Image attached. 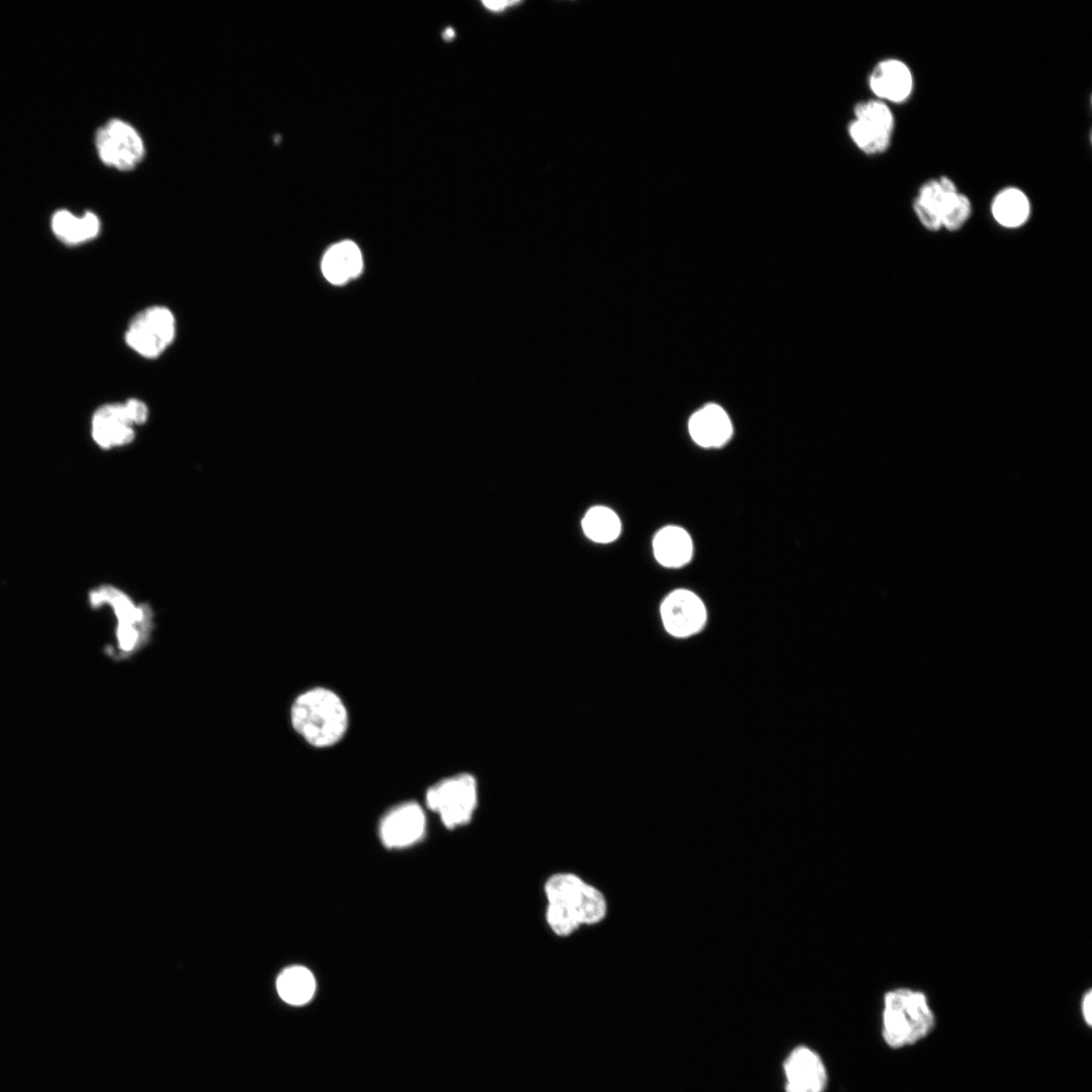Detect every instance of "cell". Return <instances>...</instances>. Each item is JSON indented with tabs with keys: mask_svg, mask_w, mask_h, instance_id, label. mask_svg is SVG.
<instances>
[{
	"mask_svg": "<svg viewBox=\"0 0 1092 1092\" xmlns=\"http://www.w3.org/2000/svg\"><path fill=\"white\" fill-rule=\"evenodd\" d=\"M786 1092H824L827 1070L822 1058L807 1045L794 1048L784 1061Z\"/></svg>",
	"mask_w": 1092,
	"mask_h": 1092,
	"instance_id": "obj_11",
	"label": "cell"
},
{
	"mask_svg": "<svg viewBox=\"0 0 1092 1092\" xmlns=\"http://www.w3.org/2000/svg\"><path fill=\"white\" fill-rule=\"evenodd\" d=\"M652 544L656 560L665 567H680L687 564L693 555L692 539L680 527L662 528L656 533Z\"/></svg>",
	"mask_w": 1092,
	"mask_h": 1092,
	"instance_id": "obj_16",
	"label": "cell"
},
{
	"mask_svg": "<svg viewBox=\"0 0 1092 1092\" xmlns=\"http://www.w3.org/2000/svg\"><path fill=\"white\" fill-rule=\"evenodd\" d=\"M426 831V815L414 801L390 809L381 819L379 835L387 848H403L418 842Z\"/></svg>",
	"mask_w": 1092,
	"mask_h": 1092,
	"instance_id": "obj_10",
	"label": "cell"
},
{
	"mask_svg": "<svg viewBox=\"0 0 1092 1092\" xmlns=\"http://www.w3.org/2000/svg\"><path fill=\"white\" fill-rule=\"evenodd\" d=\"M934 1016L925 995L910 989H896L885 996L883 1038L899 1049L913 1044L932 1029Z\"/></svg>",
	"mask_w": 1092,
	"mask_h": 1092,
	"instance_id": "obj_2",
	"label": "cell"
},
{
	"mask_svg": "<svg viewBox=\"0 0 1092 1092\" xmlns=\"http://www.w3.org/2000/svg\"><path fill=\"white\" fill-rule=\"evenodd\" d=\"M991 212L1000 225L1009 229L1018 228L1029 217L1030 202L1021 189L1006 187L995 195Z\"/></svg>",
	"mask_w": 1092,
	"mask_h": 1092,
	"instance_id": "obj_19",
	"label": "cell"
},
{
	"mask_svg": "<svg viewBox=\"0 0 1092 1092\" xmlns=\"http://www.w3.org/2000/svg\"><path fill=\"white\" fill-rule=\"evenodd\" d=\"M660 617L667 633L684 638L703 628L707 613L696 594L688 589H676L663 600Z\"/></svg>",
	"mask_w": 1092,
	"mask_h": 1092,
	"instance_id": "obj_9",
	"label": "cell"
},
{
	"mask_svg": "<svg viewBox=\"0 0 1092 1092\" xmlns=\"http://www.w3.org/2000/svg\"><path fill=\"white\" fill-rule=\"evenodd\" d=\"M848 130L854 144L866 154L885 152L891 144L893 132L884 125L864 118H854Z\"/></svg>",
	"mask_w": 1092,
	"mask_h": 1092,
	"instance_id": "obj_21",
	"label": "cell"
},
{
	"mask_svg": "<svg viewBox=\"0 0 1092 1092\" xmlns=\"http://www.w3.org/2000/svg\"><path fill=\"white\" fill-rule=\"evenodd\" d=\"M517 1H482V4L491 11H502L505 8L518 4Z\"/></svg>",
	"mask_w": 1092,
	"mask_h": 1092,
	"instance_id": "obj_24",
	"label": "cell"
},
{
	"mask_svg": "<svg viewBox=\"0 0 1092 1092\" xmlns=\"http://www.w3.org/2000/svg\"><path fill=\"white\" fill-rule=\"evenodd\" d=\"M148 415L146 403L136 398L103 404L92 417V438L103 449L128 444L134 438L131 426L146 423Z\"/></svg>",
	"mask_w": 1092,
	"mask_h": 1092,
	"instance_id": "obj_6",
	"label": "cell"
},
{
	"mask_svg": "<svg viewBox=\"0 0 1092 1092\" xmlns=\"http://www.w3.org/2000/svg\"><path fill=\"white\" fill-rule=\"evenodd\" d=\"M321 267L324 276L332 284L347 283L362 271L363 259L360 249L352 241L336 243L325 253Z\"/></svg>",
	"mask_w": 1092,
	"mask_h": 1092,
	"instance_id": "obj_15",
	"label": "cell"
},
{
	"mask_svg": "<svg viewBox=\"0 0 1092 1092\" xmlns=\"http://www.w3.org/2000/svg\"><path fill=\"white\" fill-rule=\"evenodd\" d=\"M427 807L437 813L449 829L470 822L477 808V782L470 774L462 772L443 779L426 793Z\"/></svg>",
	"mask_w": 1092,
	"mask_h": 1092,
	"instance_id": "obj_5",
	"label": "cell"
},
{
	"mask_svg": "<svg viewBox=\"0 0 1092 1092\" xmlns=\"http://www.w3.org/2000/svg\"><path fill=\"white\" fill-rule=\"evenodd\" d=\"M95 147L103 164L120 171L135 168L146 153L136 128L119 118H112L97 129Z\"/></svg>",
	"mask_w": 1092,
	"mask_h": 1092,
	"instance_id": "obj_8",
	"label": "cell"
},
{
	"mask_svg": "<svg viewBox=\"0 0 1092 1092\" xmlns=\"http://www.w3.org/2000/svg\"><path fill=\"white\" fill-rule=\"evenodd\" d=\"M958 193L954 182L946 176L925 181L913 201V210L921 224L931 232L940 230L942 215Z\"/></svg>",
	"mask_w": 1092,
	"mask_h": 1092,
	"instance_id": "obj_12",
	"label": "cell"
},
{
	"mask_svg": "<svg viewBox=\"0 0 1092 1092\" xmlns=\"http://www.w3.org/2000/svg\"><path fill=\"white\" fill-rule=\"evenodd\" d=\"M276 990L280 999L286 1004L302 1006L312 1000L316 991V981L307 968L292 966L279 974Z\"/></svg>",
	"mask_w": 1092,
	"mask_h": 1092,
	"instance_id": "obj_18",
	"label": "cell"
},
{
	"mask_svg": "<svg viewBox=\"0 0 1092 1092\" xmlns=\"http://www.w3.org/2000/svg\"><path fill=\"white\" fill-rule=\"evenodd\" d=\"M89 601L92 607L109 605L113 609L119 655H131L147 643L153 627L150 607L135 606L124 593L110 585L90 592Z\"/></svg>",
	"mask_w": 1092,
	"mask_h": 1092,
	"instance_id": "obj_4",
	"label": "cell"
},
{
	"mask_svg": "<svg viewBox=\"0 0 1092 1092\" xmlns=\"http://www.w3.org/2000/svg\"><path fill=\"white\" fill-rule=\"evenodd\" d=\"M543 892L546 905L565 911L579 927L599 924L607 917L608 901L604 893L574 873L551 875L544 883Z\"/></svg>",
	"mask_w": 1092,
	"mask_h": 1092,
	"instance_id": "obj_3",
	"label": "cell"
},
{
	"mask_svg": "<svg viewBox=\"0 0 1092 1092\" xmlns=\"http://www.w3.org/2000/svg\"><path fill=\"white\" fill-rule=\"evenodd\" d=\"M869 83L876 96L894 103L907 100L913 90V76L909 67L897 59H887L877 64Z\"/></svg>",
	"mask_w": 1092,
	"mask_h": 1092,
	"instance_id": "obj_13",
	"label": "cell"
},
{
	"mask_svg": "<svg viewBox=\"0 0 1092 1092\" xmlns=\"http://www.w3.org/2000/svg\"><path fill=\"white\" fill-rule=\"evenodd\" d=\"M454 35H455V32H454L453 28L448 27V28L445 29V31H444V38L445 39H447V40L452 39L454 37Z\"/></svg>",
	"mask_w": 1092,
	"mask_h": 1092,
	"instance_id": "obj_25",
	"label": "cell"
},
{
	"mask_svg": "<svg viewBox=\"0 0 1092 1092\" xmlns=\"http://www.w3.org/2000/svg\"><path fill=\"white\" fill-rule=\"evenodd\" d=\"M971 213V200L967 195L959 192L944 211L941 218V225L949 232H956L964 226L970 218Z\"/></svg>",
	"mask_w": 1092,
	"mask_h": 1092,
	"instance_id": "obj_22",
	"label": "cell"
},
{
	"mask_svg": "<svg viewBox=\"0 0 1092 1092\" xmlns=\"http://www.w3.org/2000/svg\"><path fill=\"white\" fill-rule=\"evenodd\" d=\"M1082 1013L1085 1022L1090 1026L1092 1024V992L1088 990L1082 1000Z\"/></svg>",
	"mask_w": 1092,
	"mask_h": 1092,
	"instance_id": "obj_23",
	"label": "cell"
},
{
	"mask_svg": "<svg viewBox=\"0 0 1092 1092\" xmlns=\"http://www.w3.org/2000/svg\"><path fill=\"white\" fill-rule=\"evenodd\" d=\"M295 732L316 748L331 747L346 734L349 715L345 703L334 691L314 687L299 694L291 705Z\"/></svg>",
	"mask_w": 1092,
	"mask_h": 1092,
	"instance_id": "obj_1",
	"label": "cell"
},
{
	"mask_svg": "<svg viewBox=\"0 0 1092 1092\" xmlns=\"http://www.w3.org/2000/svg\"><path fill=\"white\" fill-rule=\"evenodd\" d=\"M587 538L597 543H610L621 533V522L617 514L603 506L590 508L581 522Z\"/></svg>",
	"mask_w": 1092,
	"mask_h": 1092,
	"instance_id": "obj_20",
	"label": "cell"
},
{
	"mask_svg": "<svg viewBox=\"0 0 1092 1092\" xmlns=\"http://www.w3.org/2000/svg\"><path fill=\"white\" fill-rule=\"evenodd\" d=\"M54 234L64 243L78 245L96 238L100 232V219L92 211L76 215L61 209L54 213L51 221Z\"/></svg>",
	"mask_w": 1092,
	"mask_h": 1092,
	"instance_id": "obj_17",
	"label": "cell"
},
{
	"mask_svg": "<svg viewBox=\"0 0 1092 1092\" xmlns=\"http://www.w3.org/2000/svg\"><path fill=\"white\" fill-rule=\"evenodd\" d=\"M175 333L176 321L172 311L155 305L140 311L130 321L124 340L141 356L156 358L171 345Z\"/></svg>",
	"mask_w": 1092,
	"mask_h": 1092,
	"instance_id": "obj_7",
	"label": "cell"
},
{
	"mask_svg": "<svg viewBox=\"0 0 1092 1092\" xmlns=\"http://www.w3.org/2000/svg\"><path fill=\"white\" fill-rule=\"evenodd\" d=\"M689 432L695 443L702 447H721L732 435V424L721 406L710 403L691 417Z\"/></svg>",
	"mask_w": 1092,
	"mask_h": 1092,
	"instance_id": "obj_14",
	"label": "cell"
}]
</instances>
